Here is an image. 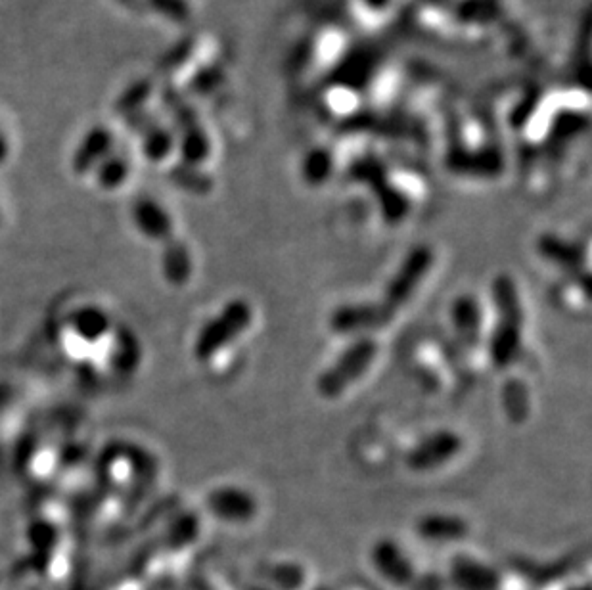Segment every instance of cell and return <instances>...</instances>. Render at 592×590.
Masks as SVG:
<instances>
[{
  "label": "cell",
  "mask_w": 592,
  "mask_h": 590,
  "mask_svg": "<svg viewBox=\"0 0 592 590\" xmlns=\"http://www.w3.org/2000/svg\"><path fill=\"white\" fill-rule=\"evenodd\" d=\"M267 583L276 590H301L305 585V569L294 562L269 564L263 571Z\"/></svg>",
  "instance_id": "9a60e30c"
},
{
  "label": "cell",
  "mask_w": 592,
  "mask_h": 590,
  "mask_svg": "<svg viewBox=\"0 0 592 590\" xmlns=\"http://www.w3.org/2000/svg\"><path fill=\"white\" fill-rule=\"evenodd\" d=\"M144 96H146V85L137 83V85L129 87L127 91L121 94L119 102H115V110H119V112H129V110H135L137 106L142 104Z\"/></svg>",
  "instance_id": "ac0fdd59"
},
{
  "label": "cell",
  "mask_w": 592,
  "mask_h": 590,
  "mask_svg": "<svg viewBox=\"0 0 592 590\" xmlns=\"http://www.w3.org/2000/svg\"><path fill=\"white\" fill-rule=\"evenodd\" d=\"M393 318L395 315L382 301H351L343 303L330 313L328 328L336 336L353 340L384 330Z\"/></svg>",
  "instance_id": "5b68a950"
},
{
  "label": "cell",
  "mask_w": 592,
  "mask_h": 590,
  "mask_svg": "<svg viewBox=\"0 0 592 590\" xmlns=\"http://www.w3.org/2000/svg\"><path fill=\"white\" fill-rule=\"evenodd\" d=\"M409 590H447V581L439 573H418Z\"/></svg>",
  "instance_id": "d6986e66"
},
{
  "label": "cell",
  "mask_w": 592,
  "mask_h": 590,
  "mask_svg": "<svg viewBox=\"0 0 592 590\" xmlns=\"http://www.w3.org/2000/svg\"><path fill=\"white\" fill-rule=\"evenodd\" d=\"M445 581L447 589L453 590H501L502 575L485 560L470 554H456L449 564Z\"/></svg>",
  "instance_id": "ba28073f"
},
{
  "label": "cell",
  "mask_w": 592,
  "mask_h": 590,
  "mask_svg": "<svg viewBox=\"0 0 592 590\" xmlns=\"http://www.w3.org/2000/svg\"><path fill=\"white\" fill-rule=\"evenodd\" d=\"M6 156H8V140H6V135H4V131L0 127V163L6 159Z\"/></svg>",
  "instance_id": "ffe728a7"
},
{
  "label": "cell",
  "mask_w": 592,
  "mask_h": 590,
  "mask_svg": "<svg viewBox=\"0 0 592 590\" xmlns=\"http://www.w3.org/2000/svg\"><path fill=\"white\" fill-rule=\"evenodd\" d=\"M416 533L424 541H430L435 545H449L468 537L470 525L456 514L435 512V514L422 516L416 522Z\"/></svg>",
  "instance_id": "8fae6325"
},
{
  "label": "cell",
  "mask_w": 592,
  "mask_h": 590,
  "mask_svg": "<svg viewBox=\"0 0 592 590\" xmlns=\"http://www.w3.org/2000/svg\"><path fill=\"white\" fill-rule=\"evenodd\" d=\"M207 502H209L211 512L219 520L227 523H240V525L250 523L259 512L257 499L251 495L248 489L236 487V485L219 487L217 491L211 493Z\"/></svg>",
  "instance_id": "30bf717a"
},
{
  "label": "cell",
  "mask_w": 592,
  "mask_h": 590,
  "mask_svg": "<svg viewBox=\"0 0 592 590\" xmlns=\"http://www.w3.org/2000/svg\"><path fill=\"white\" fill-rule=\"evenodd\" d=\"M491 299L495 322L487 336V357L493 368L508 370L524 351V301L514 276L497 274L491 284Z\"/></svg>",
  "instance_id": "6da1fadb"
},
{
  "label": "cell",
  "mask_w": 592,
  "mask_h": 590,
  "mask_svg": "<svg viewBox=\"0 0 592 590\" xmlns=\"http://www.w3.org/2000/svg\"><path fill=\"white\" fill-rule=\"evenodd\" d=\"M449 320L456 343L464 349H478L483 341V307L478 297L472 294L456 295L449 307Z\"/></svg>",
  "instance_id": "9c48e42d"
},
{
  "label": "cell",
  "mask_w": 592,
  "mask_h": 590,
  "mask_svg": "<svg viewBox=\"0 0 592 590\" xmlns=\"http://www.w3.org/2000/svg\"><path fill=\"white\" fill-rule=\"evenodd\" d=\"M171 144H173V140L169 137V133L167 131H163V129H154V131H150L146 138H144V154L148 156V158L158 159L165 158L167 154H169V150H171Z\"/></svg>",
  "instance_id": "2e32d148"
},
{
  "label": "cell",
  "mask_w": 592,
  "mask_h": 590,
  "mask_svg": "<svg viewBox=\"0 0 592 590\" xmlns=\"http://www.w3.org/2000/svg\"><path fill=\"white\" fill-rule=\"evenodd\" d=\"M114 144V135L106 125H94L85 137L81 138L77 152H75V165L79 169L92 167L98 161L108 158Z\"/></svg>",
  "instance_id": "4fadbf2b"
},
{
  "label": "cell",
  "mask_w": 592,
  "mask_h": 590,
  "mask_svg": "<svg viewBox=\"0 0 592 590\" xmlns=\"http://www.w3.org/2000/svg\"><path fill=\"white\" fill-rule=\"evenodd\" d=\"M464 449V439L455 430H435L416 441L405 456L410 472L430 474L453 462Z\"/></svg>",
  "instance_id": "8992f818"
},
{
  "label": "cell",
  "mask_w": 592,
  "mask_h": 590,
  "mask_svg": "<svg viewBox=\"0 0 592 590\" xmlns=\"http://www.w3.org/2000/svg\"><path fill=\"white\" fill-rule=\"evenodd\" d=\"M370 566L382 581L395 589L409 590L420 573L405 548L393 539H380L372 545Z\"/></svg>",
  "instance_id": "52a82bcc"
},
{
  "label": "cell",
  "mask_w": 592,
  "mask_h": 590,
  "mask_svg": "<svg viewBox=\"0 0 592 590\" xmlns=\"http://www.w3.org/2000/svg\"><path fill=\"white\" fill-rule=\"evenodd\" d=\"M433 265L435 251L430 246L420 244L407 251L395 273L391 274L384 295L380 299L395 317L420 290L424 280L432 273Z\"/></svg>",
  "instance_id": "3957f363"
},
{
  "label": "cell",
  "mask_w": 592,
  "mask_h": 590,
  "mask_svg": "<svg viewBox=\"0 0 592 590\" xmlns=\"http://www.w3.org/2000/svg\"><path fill=\"white\" fill-rule=\"evenodd\" d=\"M127 167L121 158H106L100 165V179L104 184H117L125 179Z\"/></svg>",
  "instance_id": "e0dca14e"
},
{
  "label": "cell",
  "mask_w": 592,
  "mask_h": 590,
  "mask_svg": "<svg viewBox=\"0 0 592 590\" xmlns=\"http://www.w3.org/2000/svg\"><path fill=\"white\" fill-rule=\"evenodd\" d=\"M568 590H591L589 585H577V587H570Z\"/></svg>",
  "instance_id": "44dd1931"
},
{
  "label": "cell",
  "mask_w": 592,
  "mask_h": 590,
  "mask_svg": "<svg viewBox=\"0 0 592 590\" xmlns=\"http://www.w3.org/2000/svg\"><path fill=\"white\" fill-rule=\"evenodd\" d=\"M537 251L545 261L571 274L581 273L587 265V251L583 246L556 234H543L537 242Z\"/></svg>",
  "instance_id": "7c38bea8"
},
{
  "label": "cell",
  "mask_w": 592,
  "mask_h": 590,
  "mask_svg": "<svg viewBox=\"0 0 592 590\" xmlns=\"http://www.w3.org/2000/svg\"><path fill=\"white\" fill-rule=\"evenodd\" d=\"M253 324V307L244 297L228 301L223 311L205 326L198 340V355L202 359H211L221 349L242 338Z\"/></svg>",
  "instance_id": "277c9868"
},
{
  "label": "cell",
  "mask_w": 592,
  "mask_h": 590,
  "mask_svg": "<svg viewBox=\"0 0 592 590\" xmlns=\"http://www.w3.org/2000/svg\"><path fill=\"white\" fill-rule=\"evenodd\" d=\"M502 410L512 424H524L531 412V391L524 380L508 378L501 391Z\"/></svg>",
  "instance_id": "5bb4252c"
},
{
  "label": "cell",
  "mask_w": 592,
  "mask_h": 590,
  "mask_svg": "<svg viewBox=\"0 0 592 590\" xmlns=\"http://www.w3.org/2000/svg\"><path fill=\"white\" fill-rule=\"evenodd\" d=\"M380 353V345L374 336L353 338L351 343L336 357V361L326 366L317 378V393L326 401H336L343 397L366 372L372 368Z\"/></svg>",
  "instance_id": "7a4b0ae2"
},
{
  "label": "cell",
  "mask_w": 592,
  "mask_h": 590,
  "mask_svg": "<svg viewBox=\"0 0 592 590\" xmlns=\"http://www.w3.org/2000/svg\"><path fill=\"white\" fill-rule=\"evenodd\" d=\"M315 590H334V589H330V587H319V589H315Z\"/></svg>",
  "instance_id": "7402d4cb"
}]
</instances>
